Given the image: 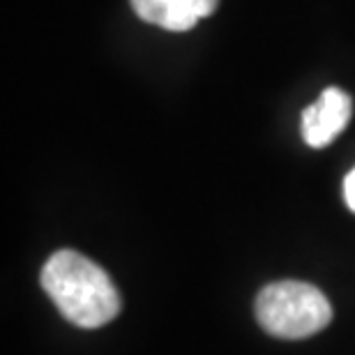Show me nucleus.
<instances>
[{"mask_svg": "<svg viewBox=\"0 0 355 355\" xmlns=\"http://www.w3.org/2000/svg\"><path fill=\"white\" fill-rule=\"evenodd\" d=\"M353 116L351 95L342 88H325L302 111V139L311 148H325L346 130Z\"/></svg>", "mask_w": 355, "mask_h": 355, "instance_id": "obj_3", "label": "nucleus"}, {"mask_svg": "<svg viewBox=\"0 0 355 355\" xmlns=\"http://www.w3.org/2000/svg\"><path fill=\"white\" fill-rule=\"evenodd\" d=\"M40 279L60 314L79 328H102L123 307L109 272L79 252H55L42 268Z\"/></svg>", "mask_w": 355, "mask_h": 355, "instance_id": "obj_1", "label": "nucleus"}, {"mask_svg": "<svg viewBox=\"0 0 355 355\" xmlns=\"http://www.w3.org/2000/svg\"><path fill=\"white\" fill-rule=\"evenodd\" d=\"M257 321L277 339H307L332 321V307L314 284L282 279L259 291Z\"/></svg>", "mask_w": 355, "mask_h": 355, "instance_id": "obj_2", "label": "nucleus"}, {"mask_svg": "<svg viewBox=\"0 0 355 355\" xmlns=\"http://www.w3.org/2000/svg\"><path fill=\"white\" fill-rule=\"evenodd\" d=\"M344 198H346L349 210L355 212V168H351L344 178Z\"/></svg>", "mask_w": 355, "mask_h": 355, "instance_id": "obj_5", "label": "nucleus"}, {"mask_svg": "<svg viewBox=\"0 0 355 355\" xmlns=\"http://www.w3.org/2000/svg\"><path fill=\"white\" fill-rule=\"evenodd\" d=\"M132 10L146 24L171 33H184L217 10L219 0H130Z\"/></svg>", "mask_w": 355, "mask_h": 355, "instance_id": "obj_4", "label": "nucleus"}]
</instances>
